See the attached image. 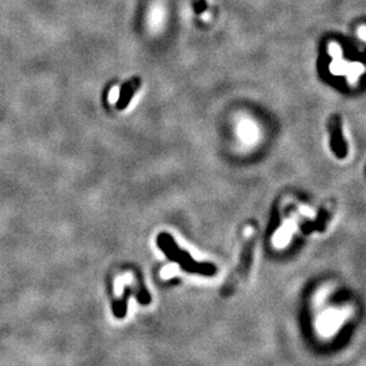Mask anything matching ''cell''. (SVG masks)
I'll use <instances>...</instances> for the list:
<instances>
[{
  "instance_id": "6da1fadb",
  "label": "cell",
  "mask_w": 366,
  "mask_h": 366,
  "mask_svg": "<svg viewBox=\"0 0 366 366\" xmlns=\"http://www.w3.org/2000/svg\"><path fill=\"white\" fill-rule=\"evenodd\" d=\"M157 245L162 252L167 256L170 261L176 262L181 265L183 270L190 274H200L205 276H212L216 273L215 267L209 263H199L195 262L189 256L187 251H183L175 243L174 238L168 233H160L157 237Z\"/></svg>"
},
{
  "instance_id": "7a4b0ae2",
  "label": "cell",
  "mask_w": 366,
  "mask_h": 366,
  "mask_svg": "<svg viewBox=\"0 0 366 366\" xmlns=\"http://www.w3.org/2000/svg\"><path fill=\"white\" fill-rule=\"evenodd\" d=\"M253 250H255V237L251 236L248 238V240L244 244L242 253H240L239 264H238L236 271L228 277L227 282L225 283L224 286H222L221 289L222 296H228V295H231L232 292L234 291V289L237 288L238 284H239L243 279H245V277L248 276L253 259Z\"/></svg>"
},
{
  "instance_id": "3957f363",
  "label": "cell",
  "mask_w": 366,
  "mask_h": 366,
  "mask_svg": "<svg viewBox=\"0 0 366 366\" xmlns=\"http://www.w3.org/2000/svg\"><path fill=\"white\" fill-rule=\"evenodd\" d=\"M329 132H331V145L333 151L335 152L339 158H343L346 156L347 148L346 143H345L343 130H341V121L338 115H333L329 121Z\"/></svg>"
},
{
  "instance_id": "277c9868",
  "label": "cell",
  "mask_w": 366,
  "mask_h": 366,
  "mask_svg": "<svg viewBox=\"0 0 366 366\" xmlns=\"http://www.w3.org/2000/svg\"><path fill=\"white\" fill-rule=\"evenodd\" d=\"M140 87V79L139 78H133L130 81L125 82L123 87L120 88V93H119V97L115 102V107L119 111H123L129 106V103L132 100V97L135 96L137 91Z\"/></svg>"
}]
</instances>
